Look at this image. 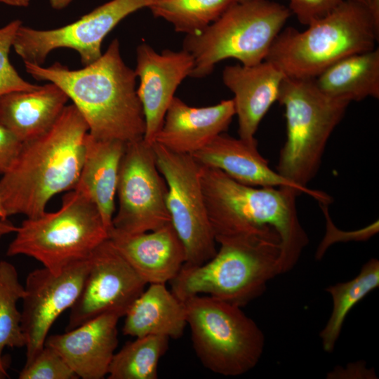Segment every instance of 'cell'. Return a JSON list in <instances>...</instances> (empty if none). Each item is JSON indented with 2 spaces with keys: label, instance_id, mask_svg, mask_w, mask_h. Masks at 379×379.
<instances>
[{
  "label": "cell",
  "instance_id": "obj_25",
  "mask_svg": "<svg viewBox=\"0 0 379 379\" xmlns=\"http://www.w3.org/2000/svg\"><path fill=\"white\" fill-rule=\"evenodd\" d=\"M379 286V261L371 258L352 279L326 288L333 300L330 317L319 336L325 352H332L346 317L354 306Z\"/></svg>",
  "mask_w": 379,
  "mask_h": 379
},
{
  "label": "cell",
  "instance_id": "obj_16",
  "mask_svg": "<svg viewBox=\"0 0 379 379\" xmlns=\"http://www.w3.org/2000/svg\"><path fill=\"white\" fill-rule=\"evenodd\" d=\"M191 155L200 165L218 168L240 183L253 187H291L319 203L329 205L332 202L326 193L300 186L272 170L258 150V144L239 138L222 133Z\"/></svg>",
  "mask_w": 379,
  "mask_h": 379
},
{
  "label": "cell",
  "instance_id": "obj_40",
  "mask_svg": "<svg viewBox=\"0 0 379 379\" xmlns=\"http://www.w3.org/2000/svg\"><path fill=\"white\" fill-rule=\"evenodd\" d=\"M8 377V373H5L4 372L0 371V379H4Z\"/></svg>",
  "mask_w": 379,
  "mask_h": 379
},
{
  "label": "cell",
  "instance_id": "obj_1",
  "mask_svg": "<svg viewBox=\"0 0 379 379\" xmlns=\"http://www.w3.org/2000/svg\"><path fill=\"white\" fill-rule=\"evenodd\" d=\"M24 63L33 78L53 83L67 94L91 135L124 143L143 139L145 120L135 87L137 77L124 62L117 39L98 60L79 69L59 62L47 67Z\"/></svg>",
  "mask_w": 379,
  "mask_h": 379
},
{
  "label": "cell",
  "instance_id": "obj_15",
  "mask_svg": "<svg viewBox=\"0 0 379 379\" xmlns=\"http://www.w3.org/2000/svg\"><path fill=\"white\" fill-rule=\"evenodd\" d=\"M194 66L192 55L183 49H165L159 53L147 43L137 47L134 71L140 79L137 94L145 116L143 140L147 143L154 142L177 88L190 76Z\"/></svg>",
  "mask_w": 379,
  "mask_h": 379
},
{
  "label": "cell",
  "instance_id": "obj_14",
  "mask_svg": "<svg viewBox=\"0 0 379 379\" xmlns=\"http://www.w3.org/2000/svg\"><path fill=\"white\" fill-rule=\"evenodd\" d=\"M89 267L88 258L69 265L59 273L43 267L27 275L21 312L26 349L25 365L44 348L53 324L77 299Z\"/></svg>",
  "mask_w": 379,
  "mask_h": 379
},
{
  "label": "cell",
  "instance_id": "obj_36",
  "mask_svg": "<svg viewBox=\"0 0 379 379\" xmlns=\"http://www.w3.org/2000/svg\"><path fill=\"white\" fill-rule=\"evenodd\" d=\"M29 2L30 0H0V3L16 7H26Z\"/></svg>",
  "mask_w": 379,
  "mask_h": 379
},
{
  "label": "cell",
  "instance_id": "obj_33",
  "mask_svg": "<svg viewBox=\"0 0 379 379\" xmlns=\"http://www.w3.org/2000/svg\"><path fill=\"white\" fill-rule=\"evenodd\" d=\"M22 142L9 129L0 124V174L6 173L14 165Z\"/></svg>",
  "mask_w": 379,
  "mask_h": 379
},
{
  "label": "cell",
  "instance_id": "obj_32",
  "mask_svg": "<svg viewBox=\"0 0 379 379\" xmlns=\"http://www.w3.org/2000/svg\"><path fill=\"white\" fill-rule=\"evenodd\" d=\"M291 14L302 25L311 23L325 17L345 0H288Z\"/></svg>",
  "mask_w": 379,
  "mask_h": 379
},
{
  "label": "cell",
  "instance_id": "obj_19",
  "mask_svg": "<svg viewBox=\"0 0 379 379\" xmlns=\"http://www.w3.org/2000/svg\"><path fill=\"white\" fill-rule=\"evenodd\" d=\"M108 238L149 284L170 282L185 263V246L171 222L139 234H126L111 230Z\"/></svg>",
  "mask_w": 379,
  "mask_h": 379
},
{
  "label": "cell",
  "instance_id": "obj_21",
  "mask_svg": "<svg viewBox=\"0 0 379 379\" xmlns=\"http://www.w3.org/2000/svg\"><path fill=\"white\" fill-rule=\"evenodd\" d=\"M69 100L56 84L48 83L32 91H15L0 97V124L22 142L47 131L55 123Z\"/></svg>",
  "mask_w": 379,
  "mask_h": 379
},
{
  "label": "cell",
  "instance_id": "obj_6",
  "mask_svg": "<svg viewBox=\"0 0 379 379\" xmlns=\"http://www.w3.org/2000/svg\"><path fill=\"white\" fill-rule=\"evenodd\" d=\"M291 15L288 8L273 1L235 2L202 32L185 36L182 49L194 62L190 77H207L228 58L247 66L264 61Z\"/></svg>",
  "mask_w": 379,
  "mask_h": 379
},
{
  "label": "cell",
  "instance_id": "obj_26",
  "mask_svg": "<svg viewBox=\"0 0 379 379\" xmlns=\"http://www.w3.org/2000/svg\"><path fill=\"white\" fill-rule=\"evenodd\" d=\"M168 337L135 338L114 354L108 371L109 379H157L158 364L168 347Z\"/></svg>",
  "mask_w": 379,
  "mask_h": 379
},
{
  "label": "cell",
  "instance_id": "obj_17",
  "mask_svg": "<svg viewBox=\"0 0 379 379\" xmlns=\"http://www.w3.org/2000/svg\"><path fill=\"white\" fill-rule=\"evenodd\" d=\"M285 77L280 69L267 60L250 66L228 65L223 69V84L234 94L239 138L258 144L255 134L262 119L277 101Z\"/></svg>",
  "mask_w": 379,
  "mask_h": 379
},
{
  "label": "cell",
  "instance_id": "obj_13",
  "mask_svg": "<svg viewBox=\"0 0 379 379\" xmlns=\"http://www.w3.org/2000/svg\"><path fill=\"white\" fill-rule=\"evenodd\" d=\"M89 259V270L70 307L66 331L105 314L124 317L147 284L109 238L93 251Z\"/></svg>",
  "mask_w": 379,
  "mask_h": 379
},
{
  "label": "cell",
  "instance_id": "obj_37",
  "mask_svg": "<svg viewBox=\"0 0 379 379\" xmlns=\"http://www.w3.org/2000/svg\"><path fill=\"white\" fill-rule=\"evenodd\" d=\"M74 0H50V4L53 9L61 10L67 7Z\"/></svg>",
  "mask_w": 379,
  "mask_h": 379
},
{
  "label": "cell",
  "instance_id": "obj_41",
  "mask_svg": "<svg viewBox=\"0 0 379 379\" xmlns=\"http://www.w3.org/2000/svg\"><path fill=\"white\" fill-rule=\"evenodd\" d=\"M245 1H248V0H237V1H238V2Z\"/></svg>",
  "mask_w": 379,
  "mask_h": 379
},
{
  "label": "cell",
  "instance_id": "obj_28",
  "mask_svg": "<svg viewBox=\"0 0 379 379\" xmlns=\"http://www.w3.org/2000/svg\"><path fill=\"white\" fill-rule=\"evenodd\" d=\"M25 294L13 265L0 261V371L7 373L2 356L6 347L21 348L25 340L21 328V312L17 302Z\"/></svg>",
  "mask_w": 379,
  "mask_h": 379
},
{
  "label": "cell",
  "instance_id": "obj_3",
  "mask_svg": "<svg viewBox=\"0 0 379 379\" xmlns=\"http://www.w3.org/2000/svg\"><path fill=\"white\" fill-rule=\"evenodd\" d=\"M88 133L85 119L72 104L66 105L47 131L22 142L14 165L0 180V194L8 217H38L53 197L74 189Z\"/></svg>",
  "mask_w": 379,
  "mask_h": 379
},
{
  "label": "cell",
  "instance_id": "obj_18",
  "mask_svg": "<svg viewBox=\"0 0 379 379\" xmlns=\"http://www.w3.org/2000/svg\"><path fill=\"white\" fill-rule=\"evenodd\" d=\"M119 317L105 314L62 334L48 336L45 345L57 351L77 376L102 379L118 345Z\"/></svg>",
  "mask_w": 379,
  "mask_h": 379
},
{
  "label": "cell",
  "instance_id": "obj_7",
  "mask_svg": "<svg viewBox=\"0 0 379 379\" xmlns=\"http://www.w3.org/2000/svg\"><path fill=\"white\" fill-rule=\"evenodd\" d=\"M277 101L284 107L286 138L276 171L291 182L307 187L350 102L326 95L314 79L288 77L281 84Z\"/></svg>",
  "mask_w": 379,
  "mask_h": 379
},
{
  "label": "cell",
  "instance_id": "obj_11",
  "mask_svg": "<svg viewBox=\"0 0 379 379\" xmlns=\"http://www.w3.org/2000/svg\"><path fill=\"white\" fill-rule=\"evenodd\" d=\"M167 192L166 182L156 164L152 145L143 139L127 143L119 171V206L111 230L139 234L170 223L166 202Z\"/></svg>",
  "mask_w": 379,
  "mask_h": 379
},
{
  "label": "cell",
  "instance_id": "obj_20",
  "mask_svg": "<svg viewBox=\"0 0 379 379\" xmlns=\"http://www.w3.org/2000/svg\"><path fill=\"white\" fill-rule=\"evenodd\" d=\"M234 115L232 99L194 107L174 96L154 142L176 153L192 154L227 131Z\"/></svg>",
  "mask_w": 379,
  "mask_h": 379
},
{
  "label": "cell",
  "instance_id": "obj_23",
  "mask_svg": "<svg viewBox=\"0 0 379 379\" xmlns=\"http://www.w3.org/2000/svg\"><path fill=\"white\" fill-rule=\"evenodd\" d=\"M123 333L135 338L162 335L180 338L187 325L185 302L166 284H151L124 316Z\"/></svg>",
  "mask_w": 379,
  "mask_h": 379
},
{
  "label": "cell",
  "instance_id": "obj_12",
  "mask_svg": "<svg viewBox=\"0 0 379 379\" xmlns=\"http://www.w3.org/2000/svg\"><path fill=\"white\" fill-rule=\"evenodd\" d=\"M159 0H111L69 25L53 29H36L21 25L12 47L24 62L42 65L57 48L76 51L84 66L101 55V44L107 34L128 15L149 8Z\"/></svg>",
  "mask_w": 379,
  "mask_h": 379
},
{
  "label": "cell",
  "instance_id": "obj_27",
  "mask_svg": "<svg viewBox=\"0 0 379 379\" xmlns=\"http://www.w3.org/2000/svg\"><path fill=\"white\" fill-rule=\"evenodd\" d=\"M237 0H159L149 7L155 18L171 22L177 32L200 33Z\"/></svg>",
  "mask_w": 379,
  "mask_h": 379
},
{
  "label": "cell",
  "instance_id": "obj_34",
  "mask_svg": "<svg viewBox=\"0 0 379 379\" xmlns=\"http://www.w3.org/2000/svg\"><path fill=\"white\" fill-rule=\"evenodd\" d=\"M327 378H376L374 371L367 368L364 361L347 364L343 368L336 366L327 374Z\"/></svg>",
  "mask_w": 379,
  "mask_h": 379
},
{
  "label": "cell",
  "instance_id": "obj_29",
  "mask_svg": "<svg viewBox=\"0 0 379 379\" xmlns=\"http://www.w3.org/2000/svg\"><path fill=\"white\" fill-rule=\"evenodd\" d=\"M21 25L20 20H15L0 28V97L12 91H32L39 87L24 80L9 60L15 33Z\"/></svg>",
  "mask_w": 379,
  "mask_h": 379
},
{
  "label": "cell",
  "instance_id": "obj_35",
  "mask_svg": "<svg viewBox=\"0 0 379 379\" xmlns=\"http://www.w3.org/2000/svg\"><path fill=\"white\" fill-rule=\"evenodd\" d=\"M18 227L8 220L0 219V239L5 235L15 233Z\"/></svg>",
  "mask_w": 379,
  "mask_h": 379
},
{
  "label": "cell",
  "instance_id": "obj_2",
  "mask_svg": "<svg viewBox=\"0 0 379 379\" xmlns=\"http://www.w3.org/2000/svg\"><path fill=\"white\" fill-rule=\"evenodd\" d=\"M200 166L201 185L215 241L276 231L281 239V274L291 270L309 242L296 208L295 199L300 194L291 187L246 185L218 168Z\"/></svg>",
  "mask_w": 379,
  "mask_h": 379
},
{
  "label": "cell",
  "instance_id": "obj_24",
  "mask_svg": "<svg viewBox=\"0 0 379 379\" xmlns=\"http://www.w3.org/2000/svg\"><path fill=\"white\" fill-rule=\"evenodd\" d=\"M314 81L326 95L352 101L379 98V48L347 55L321 72Z\"/></svg>",
  "mask_w": 379,
  "mask_h": 379
},
{
  "label": "cell",
  "instance_id": "obj_38",
  "mask_svg": "<svg viewBox=\"0 0 379 379\" xmlns=\"http://www.w3.org/2000/svg\"><path fill=\"white\" fill-rule=\"evenodd\" d=\"M8 217L7 212L4 208L2 199L0 194V219L1 220H7V218Z\"/></svg>",
  "mask_w": 379,
  "mask_h": 379
},
{
  "label": "cell",
  "instance_id": "obj_31",
  "mask_svg": "<svg viewBox=\"0 0 379 379\" xmlns=\"http://www.w3.org/2000/svg\"><path fill=\"white\" fill-rule=\"evenodd\" d=\"M319 204L326 219V233L316 252L315 258L317 260H321L328 247L334 243L366 241L378 232V220L360 230H340L334 225L330 217L328 205L322 203H319Z\"/></svg>",
  "mask_w": 379,
  "mask_h": 379
},
{
  "label": "cell",
  "instance_id": "obj_5",
  "mask_svg": "<svg viewBox=\"0 0 379 379\" xmlns=\"http://www.w3.org/2000/svg\"><path fill=\"white\" fill-rule=\"evenodd\" d=\"M378 37L379 19L370 8L345 0L305 30L283 29L265 60L276 65L286 77L314 79L338 60L375 48Z\"/></svg>",
  "mask_w": 379,
  "mask_h": 379
},
{
  "label": "cell",
  "instance_id": "obj_22",
  "mask_svg": "<svg viewBox=\"0 0 379 379\" xmlns=\"http://www.w3.org/2000/svg\"><path fill=\"white\" fill-rule=\"evenodd\" d=\"M126 144L98 139L88 133L81 170L74 187L95 204L108 232L112 227L119 167Z\"/></svg>",
  "mask_w": 379,
  "mask_h": 379
},
{
  "label": "cell",
  "instance_id": "obj_9",
  "mask_svg": "<svg viewBox=\"0 0 379 379\" xmlns=\"http://www.w3.org/2000/svg\"><path fill=\"white\" fill-rule=\"evenodd\" d=\"M196 354L204 366L224 376L253 369L265 347V335L241 307L209 295L185 301Z\"/></svg>",
  "mask_w": 379,
  "mask_h": 379
},
{
  "label": "cell",
  "instance_id": "obj_8",
  "mask_svg": "<svg viewBox=\"0 0 379 379\" xmlns=\"http://www.w3.org/2000/svg\"><path fill=\"white\" fill-rule=\"evenodd\" d=\"M15 234L6 255L32 258L54 273L88 258L109 237L95 204L74 189L62 197L58 211L27 218Z\"/></svg>",
  "mask_w": 379,
  "mask_h": 379
},
{
  "label": "cell",
  "instance_id": "obj_10",
  "mask_svg": "<svg viewBox=\"0 0 379 379\" xmlns=\"http://www.w3.org/2000/svg\"><path fill=\"white\" fill-rule=\"evenodd\" d=\"M152 147L168 187L166 202L171 222L185 248L184 265L204 264L218 250L201 185V166L191 154L172 152L157 142Z\"/></svg>",
  "mask_w": 379,
  "mask_h": 379
},
{
  "label": "cell",
  "instance_id": "obj_39",
  "mask_svg": "<svg viewBox=\"0 0 379 379\" xmlns=\"http://www.w3.org/2000/svg\"><path fill=\"white\" fill-rule=\"evenodd\" d=\"M352 1L361 4L368 7L371 5V3L372 1V0H352Z\"/></svg>",
  "mask_w": 379,
  "mask_h": 379
},
{
  "label": "cell",
  "instance_id": "obj_4",
  "mask_svg": "<svg viewBox=\"0 0 379 379\" xmlns=\"http://www.w3.org/2000/svg\"><path fill=\"white\" fill-rule=\"evenodd\" d=\"M220 249L208 261L183 265L170 283L181 300L206 294L239 307L261 295L267 283L281 274L278 233L239 237L219 241Z\"/></svg>",
  "mask_w": 379,
  "mask_h": 379
},
{
  "label": "cell",
  "instance_id": "obj_30",
  "mask_svg": "<svg viewBox=\"0 0 379 379\" xmlns=\"http://www.w3.org/2000/svg\"><path fill=\"white\" fill-rule=\"evenodd\" d=\"M20 379H75L77 375L60 354L45 345L19 373Z\"/></svg>",
  "mask_w": 379,
  "mask_h": 379
}]
</instances>
